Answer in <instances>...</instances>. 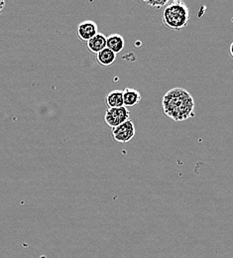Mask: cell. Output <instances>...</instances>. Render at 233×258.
Listing matches in <instances>:
<instances>
[{
  "instance_id": "52a82bcc",
  "label": "cell",
  "mask_w": 233,
  "mask_h": 258,
  "mask_svg": "<svg viewBox=\"0 0 233 258\" xmlns=\"http://www.w3.org/2000/svg\"><path fill=\"white\" fill-rule=\"evenodd\" d=\"M106 39L107 37H105V35H103L102 33H98L94 38H92L87 43L88 50L91 53L97 55L100 51L106 48Z\"/></svg>"
},
{
  "instance_id": "7c38bea8",
  "label": "cell",
  "mask_w": 233,
  "mask_h": 258,
  "mask_svg": "<svg viewBox=\"0 0 233 258\" xmlns=\"http://www.w3.org/2000/svg\"><path fill=\"white\" fill-rule=\"evenodd\" d=\"M5 4H6V2H5V1L0 0V14H1V13H2V11H3V8L5 7Z\"/></svg>"
},
{
  "instance_id": "3957f363",
  "label": "cell",
  "mask_w": 233,
  "mask_h": 258,
  "mask_svg": "<svg viewBox=\"0 0 233 258\" xmlns=\"http://www.w3.org/2000/svg\"><path fill=\"white\" fill-rule=\"evenodd\" d=\"M130 112L125 106L108 108L104 114V121L111 129L115 128L129 120Z\"/></svg>"
},
{
  "instance_id": "5b68a950",
  "label": "cell",
  "mask_w": 233,
  "mask_h": 258,
  "mask_svg": "<svg viewBox=\"0 0 233 258\" xmlns=\"http://www.w3.org/2000/svg\"><path fill=\"white\" fill-rule=\"evenodd\" d=\"M99 33L98 24L95 21L87 20L77 25V37L83 42H89Z\"/></svg>"
},
{
  "instance_id": "7a4b0ae2",
  "label": "cell",
  "mask_w": 233,
  "mask_h": 258,
  "mask_svg": "<svg viewBox=\"0 0 233 258\" xmlns=\"http://www.w3.org/2000/svg\"><path fill=\"white\" fill-rule=\"evenodd\" d=\"M190 20V10L188 5L180 0L170 2L162 16V22L167 28L180 31L188 26Z\"/></svg>"
},
{
  "instance_id": "277c9868",
  "label": "cell",
  "mask_w": 233,
  "mask_h": 258,
  "mask_svg": "<svg viewBox=\"0 0 233 258\" xmlns=\"http://www.w3.org/2000/svg\"><path fill=\"white\" fill-rule=\"evenodd\" d=\"M112 138L117 142V143H128L133 139L135 134H136V128L132 120H127L121 125L112 129Z\"/></svg>"
},
{
  "instance_id": "4fadbf2b",
  "label": "cell",
  "mask_w": 233,
  "mask_h": 258,
  "mask_svg": "<svg viewBox=\"0 0 233 258\" xmlns=\"http://www.w3.org/2000/svg\"><path fill=\"white\" fill-rule=\"evenodd\" d=\"M229 54L231 56V58H233V41L230 44V47H229Z\"/></svg>"
},
{
  "instance_id": "ba28073f",
  "label": "cell",
  "mask_w": 233,
  "mask_h": 258,
  "mask_svg": "<svg viewBox=\"0 0 233 258\" xmlns=\"http://www.w3.org/2000/svg\"><path fill=\"white\" fill-rule=\"evenodd\" d=\"M142 99L141 94L132 88H126L123 91V105L127 107H133L140 103Z\"/></svg>"
},
{
  "instance_id": "8fae6325",
  "label": "cell",
  "mask_w": 233,
  "mask_h": 258,
  "mask_svg": "<svg viewBox=\"0 0 233 258\" xmlns=\"http://www.w3.org/2000/svg\"><path fill=\"white\" fill-rule=\"evenodd\" d=\"M169 3H170V2H169L168 0H162V1H146V4L150 5L151 7L155 8V9H160V8L163 7V6L166 7Z\"/></svg>"
},
{
  "instance_id": "9c48e42d",
  "label": "cell",
  "mask_w": 233,
  "mask_h": 258,
  "mask_svg": "<svg viewBox=\"0 0 233 258\" xmlns=\"http://www.w3.org/2000/svg\"><path fill=\"white\" fill-rule=\"evenodd\" d=\"M105 103L108 108L121 107L123 105V91L114 90L110 92L105 97Z\"/></svg>"
},
{
  "instance_id": "6da1fadb",
  "label": "cell",
  "mask_w": 233,
  "mask_h": 258,
  "mask_svg": "<svg viewBox=\"0 0 233 258\" xmlns=\"http://www.w3.org/2000/svg\"><path fill=\"white\" fill-rule=\"evenodd\" d=\"M162 108L169 118L176 122L186 121L196 116L195 99L183 88H174L162 98Z\"/></svg>"
},
{
  "instance_id": "30bf717a",
  "label": "cell",
  "mask_w": 233,
  "mask_h": 258,
  "mask_svg": "<svg viewBox=\"0 0 233 258\" xmlns=\"http://www.w3.org/2000/svg\"><path fill=\"white\" fill-rule=\"evenodd\" d=\"M97 61L101 67H110L116 61V54L105 48L97 54Z\"/></svg>"
},
{
  "instance_id": "8992f818",
  "label": "cell",
  "mask_w": 233,
  "mask_h": 258,
  "mask_svg": "<svg viewBox=\"0 0 233 258\" xmlns=\"http://www.w3.org/2000/svg\"><path fill=\"white\" fill-rule=\"evenodd\" d=\"M125 46L124 38L120 34H111L106 39V48L114 54H119L123 51Z\"/></svg>"
}]
</instances>
